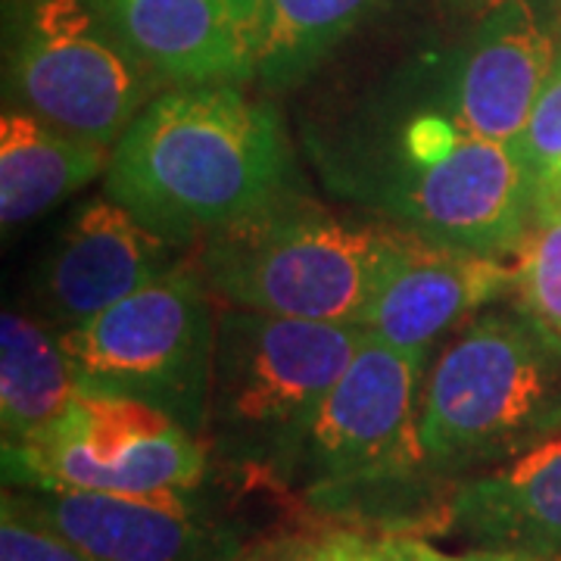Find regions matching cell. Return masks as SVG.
Returning a JSON list of instances; mask_svg holds the SVG:
<instances>
[{"mask_svg":"<svg viewBox=\"0 0 561 561\" xmlns=\"http://www.w3.org/2000/svg\"><path fill=\"white\" fill-rule=\"evenodd\" d=\"M383 191L387 209L412 234L483 256L515 250L534 209L515 144L468 135L449 116H424L409 128Z\"/></svg>","mask_w":561,"mask_h":561,"instance_id":"obj_6","label":"cell"},{"mask_svg":"<svg viewBox=\"0 0 561 561\" xmlns=\"http://www.w3.org/2000/svg\"><path fill=\"white\" fill-rule=\"evenodd\" d=\"M0 561H98L79 546L62 540L50 527L32 522L16 505L3 500L0 515Z\"/></svg>","mask_w":561,"mask_h":561,"instance_id":"obj_21","label":"cell"},{"mask_svg":"<svg viewBox=\"0 0 561 561\" xmlns=\"http://www.w3.org/2000/svg\"><path fill=\"white\" fill-rule=\"evenodd\" d=\"M527 179L534 187V209L552 213L561 206V62L546 81L524 131L515 140Z\"/></svg>","mask_w":561,"mask_h":561,"instance_id":"obj_19","label":"cell"},{"mask_svg":"<svg viewBox=\"0 0 561 561\" xmlns=\"http://www.w3.org/2000/svg\"><path fill=\"white\" fill-rule=\"evenodd\" d=\"M561 427V343L537 321L486 312L434 365L419 409L421 461L456 465Z\"/></svg>","mask_w":561,"mask_h":561,"instance_id":"obj_3","label":"cell"},{"mask_svg":"<svg viewBox=\"0 0 561 561\" xmlns=\"http://www.w3.org/2000/svg\"><path fill=\"white\" fill-rule=\"evenodd\" d=\"M512 284H518V268L502 265L500 256L400 231V243L362 328L405 353L427 356V346L443 331L502 297Z\"/></svg>","mask_w":561,"mask_h":561,"instance_id":"obj_11","label":"cell"},{"mask_svg":"<svg viewBox=\"0 0 561 561\" xmlns=\"http://www.w3.org/2000/svg\"><path fill=\"white\" fill-rule=\"evenodd\" d=\"M84 390L119 393L169 412H201L209 397L216 321L206 284L172 268L101 316L60 334Z\"/></svg>","mask_w":561,"mask_h":561,"instance_id":"obj_4","label":"cell"},{"mask_svg":"<svg viewBox=\"0 0 561 561\" xmlns=\"http://www.w3.org/2000/svg\"><path fill=\"white\" fill-rule=\"evenodd\" d=\"M365 337L362 324L284 319L228 306L216 319L209 402L231 427L302 437Z\"/></svg>","mask_w":561,"mask_h":561,"instance_id":"obj_8","label":"cell"},{"mask_svg":"<svg viewBox=\"0 0 561 561\" xmlns=\"http://www.w3.org/2000/svg\"><path fill=\"white\" fill-rule=\"evenodd\" d=\"M278 116L234 84L157 94L116 140L106 197L165 243L216 238L284 203Z\"/></svg>","mask_w":561,"mask_h":561,"instance_id":"obj_1","label":"cell"},{"mask_svg":"<svg viewBox=\"0 0 561 561\" xmlns=\"http://www.w3.org/2000/svg\"><path fill=\"white\" fill-rule=\"evenodd\" d=\"M165 81L234 84L260 69V0H94Z\"/></svg>","mask_w":561,"mask_h":561,"instance_id":"obj_10","label":"cell"},{"mask_svg":"<svg viewBox=\"0 0 561 561\" xmlns=\"http://www.w3.org/2000/svg\"><path fill=\"white\" fill-rule=\"evenodd\" d=\"M397 243V228L346 225L280 203L209 238L201 272L206 290L238 309L365 324Z\"/></svg>","mask_w":561,"mask_h":561,"instance_id":"obj_2","label":"cell"},{"mask_svg":"<svg viewBox=\"0 0 561 561\" xmlns=\"http://www.w3.org/2000/svg\"><path fill=\"white\" fill-rule=\"evenodd\" d=\"M3 500L98 561H213L221 546L197 522L187 493L116 496L25 486V493H3Z\"/></svg>","mask_w":561,"mask_h":561,"instance_id":"obj_12","label":"cell"},{"mask_svg":"<svg viewBox=\"0 0 561 561\" xmlns=\"http://www.w3.org/2000/svg\"><path fill=\"white\" fill-rule=\"evenodd\" d=\"M518 290L527 316L561 343V206L542 213L540 231L522 247Z\"/></svg>","mask_w":561,"mask_h":561,"instance_id":"obj_20","label":"cell"},{"mask_svg":"<svg viewBox=\"0 0 561 561\" xmlns=\"http://www.w3.org/2000/svg\"><path fill=\"white\" fill-rule=\"evenodd\" d=\"M81 383L62 350L38 321L20 312L0 319V424L3 446L35 440L79 397Z\"/></svg>","mask_w":561,"mask_h":561,"instance_id":"obj_17","label":"cell"},{"mask_svg":"<svg viewBox=\"0 0 561 561\" xmlns=\"http://www.w3.org/2000/svg\"><path fill=\"white\" fill-rule=\"evenodd\" d=\"M556 66L537 10L527 0H493L461 62L449 119L468 135L515 144Z\"/></svg>","mask_w":561,"mask_h":561,"instance_id":"obj_13","label":"cell"},{"mask_svg":"<svg viewBox=\"0 0 561 561\" xmlns=\"http://www.w3.org/2000/svg\"><path fill=\"white\" fill-rule=\"evenodd\" d=\"M387 0H260V72L275 88L300 81Z\"/></svg>","mask_w":561,"mask_h":561,"instance_id":"obj_18","label":"cell"},{"mask_svg":"<svg viewBox=\"0 0 561 561\" xmlns=\"http://www.w3.org/2000/svg\"><path fill=\"white\" fill-rule=\"evenodd\" d=\"M165 247L122 203L91 201L69 221L47 262L44 297L50 312L69 328L101 316L172 272L165 265Z\"/></svg>","mask_w":561,"mask_h":561,"instance_id":"obj_14","label":"cell"},{"mask_svg":"<svg viewBox=\"0 0 561 561\" xmlns=\"http://www.w3.org/2000/svg\"><path fill=\"white\" fill-rule=\"evenodd\" d=\"M421 368L419 353L365 337L300 437L321 481H368L421 461Z\"/></svg>","mask_w":561,"mask_h":561,"instance_id":"obj_9","label":"cell"},{"mask_svg":"<svg viewBox=\"0 0 561 561\" xmlns=\"http://www.w3.org/2000/svg\"><path fill=\"white\" fill-rule=\"evenodd\" d=\"M113 147L69 135L25 110L0 119V219L32 221L110 169Z\"/></svg>","mask_w":561,"mask_h":561,"instance_id":"obj_16","label":"cell"},{"mask_svg":"<svg viewBox=\"0 0 561 561\" xmlns=\"http://www.w3.org/2000/svg\"><path fill=\"white\" fill-rule=\"evenodd\" d=\"M383 561H530L515 552H500V549H471L465 556H449L421 540H387L378 542Z\"/></svg>","mask_w":561,"mask_h":561,"instance_id":"obj_23","label":"cell"},{"mask_svg":"<svg viewBox=\"0 0 561 561\" xmlns=\"http://www.w3.org/2000/svg\"><path fill=\"white\" fill-rule=\"evenodd\" d=\"M7 478L116 496H172L201 483L206 456L179 419L119 393L84 390L35 440L3 446Z\"/></svg>","mask_w":561,"mask_h":561,"instance_id":"obj_5","label":"cell"},{"mask_svg":"<svg viewBox=\"0 0 561 561\" xmlns=\"http://www.w3.org/2000/svg\"><path fill=\"white\" fill-rule=\"evenodd\" d=\"M365 542L356 537H328V540L284 542L275 549H262L243 561H359Z\"/></svg>","mask_w":561,"mask_h":561,"instance_id":"obj_22","label":"cell"},{"mask_svg":"<svg viewBox=\"0 0 561 561\" xmlns=\"http://www.w3.org/2000/svg\"><path fill=\"white\" fill-rule=\"evenodd\" d=\"M165 81L103 20L94 0H35L16 54L20 98L69 135L116 147Z\"/></svg>","mask_w":561,"mask_h":561,"instance_id":"obj_7","label":"cell"},{"mask_svg":"<svg viewBox=\"0 0 561 561\" xmlns=\"http://www.w3.org/2000/svg\"><path fill=\"white\" fill-rule=\"evenodd\" d=\"M453 524L474 549L515 552L530 561L561 552V431L534 443L493 474L465 483Z\"/></svg>","mask_w":561,"mask_h":561,"instance_id":"obj_15","label":"cell"}]
</instances>
